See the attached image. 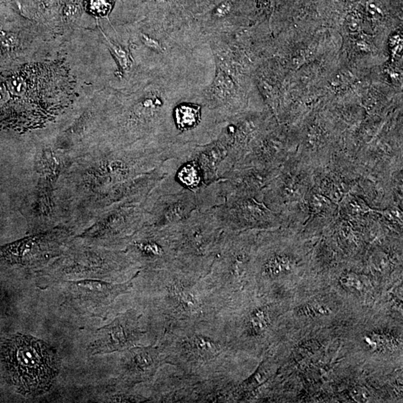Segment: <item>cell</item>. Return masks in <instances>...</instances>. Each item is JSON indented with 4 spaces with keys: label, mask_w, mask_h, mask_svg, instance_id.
Segmentation results:
<instances>
[{
    "label": "cell",
    "mask_w": 403,
    "mask_h": 403,
    "mask_svg": "<svg viewBox=\"0 0 403 403\" xmlns=\"http://www.w3.org/2000/svg\"><path fill=\"white\" fill-rule=\"evenodd\" d=\"M143 312L137 309H129L120 314L109 324L96 332L94 341L89 346L91 354L118 352L137 346L156 344Z\"/></svg>",
    "instance_id": "10"
},
{
    "label": "cell",
    "mask_w": 403,
    "mask_h": 403,
    "mask_svg": "<svg viewBox=\"0 0 403 403\" xmlns=\"http://www.w3.org/2000/svg\"><path fill=\"white\" fill-rule=\"evenodd\" d=\"M120 352L116 382L129 388L139 384L150 385L159 370L165 365L157 343L134 346Z\"/></svg>",
    "instance_id": "12"
},
{
    "label": "cell",
    "mask_w": 403,
    "mask_h": 403,
    "mask_svg": "<svg viewBox=\"0 0 403 403\" xmlns=\"http://www.w3.org/2000/svg\"><path fill=\"white\" fill-rule=\"evenodd\" d=\"M368 393H367L366 390H356L353 393V397L354 399H356V401H360V402H364V401H366L367 399H368Z\"/></svg>",
    "instance_id": "18"
},
{
    "label": "cell",
    "mask_w": 403,
    "mask_h": 403,
    "mask_svg": "<svg viewBox=\"0 0 403 403\" xmlns=\"http://www.w3.org/2000/svg\"><path fill=\"white\" fill-rule=\"evenodd\" d=\"M218 182L197 193L185 191L166 194L149 193L143 203L146 224L164 229L186 220L196 211L206 212L223 204Z\"/></svg>",
    "instance_id": "6"
},
{
    "label": "cell",
    "mask_w": 403,
    "mask_h": 403,
    "mask_svg": "<svg viewBox=\"0 0 403 403\" xmlns=\"http://www.w3.org/2000/svg\"><path fill=\"white\" fill-rule=\"evenodd\" d=\"M209 211L226 232L269 230L285 221L265 204L264 195L231 193L223 204Z\"/></svg>",
    "instance_id": "7"
},
{
    "label": "cell",
    "mask_w": 403,
    "mask_h": 403,
    "mask_svg": "<svg viewBox=\"0 0 403 403\" xmlns=\"http://www.w3.org/2000/svg\"><path fill=\"white\" fill-rule=\"evenodd\" d=\"M16 37L12 34H3L0 38V43L4 49L9 51L16 45Z\"/></svg>",
    "instance_id": "16"
},
{
    "label": "cell",
    "mask_w": 403,
    "mask_h": 403,
    "mask_svg": "<svg viewBox=\"0 0 403 403\" xmlns=\"http://www.w3.org/2000/svg\"><path fill=\"white\" fill-rule=\"evenodd\" d=\"M340 282L343 285H346V287L356 289V290H360L362 287V283L359 276L357 275L353 274V273L343 275L340 279Z\"/></svg>",
    "instance_id": "15"
},
{
    "label": "cell",
    "mask_w": 403,
    "mask_h": 403,
    "mask_svg": "<svg viewBox=\"0 0 403 403\" xmlns=\"http://www.w3.org/2000/svg\"><path fill=\"white\" fill-rule=\"evenodd\" d=\"M126 243L131 259L143 270H161L174 265V250L165 228L143 225Z\"/></svg>",
    "instance_id": "11"
},
{
    "label": "cell",
    "mask_w": 403,
    "mask_h": 403,
    "mask_svg": "<svg viewBox=\"0 0 403 403\" xmlns=\"http://www.w3.org/2000/svg\"><path fill=\"white\" fill-rule=\"evenodd\" d=\"M165 365L199 379L232 377L237 348L216 319L168 332L158 341Z\"/></svg>",
    "instance_id": "2"
},
{
    "label": "cell",
    "mask_w": 403,
    "mask_h": 403,
    "mask_svg": "<svg viewBox=\"0 0 403 403\" xmlns=\"http://www.w3.org/2000/svg\"><path fill=\"white\" fill-rule=\"evenodd\" d=\"M348 23H349V28L352 31L357 30L358 28L359 27V19L356 14L352 13L349 15L347 17Z\"/></svg>",
    "instance_id": "17"
},
{
    "label": "cell",
    "mask_w": 403,
    "mask_h": 403,
    "mask_svg": "<svg viewBox=\"0 0 403 403\" xmlns=\"http://www.w3.org/2000/svg\"><path fill=\"white\" fill-rule=\"evenodd\" d=\"M133 282L140 285L143 294V314L156 343L175 329L216 318L202 278L175 265L161 270H139Z\"/></svg>",
    "instance_id": "1"
},
{
    "label": "cell",
    "mask_w": 403,
    "mask_h": 403,
    "mask_svg": "<svg viewBox=\"0 0 403 403\" xmlns=\"http://www.w3.org/2000/svg\"><path fill=\"white\" fill-rule=\"evenodd\" d=\"M3 362L12 383L22 394L47 391L59 371L57 356L45 342L17 334L6 340Z\"/></svg>",
    "instance_id": "5"
},
{
    "label": "cell",
    "mask_w": 403,
    "mask_h": 403,
    "mask_svg": "<svg viewBox=\"0 0 403 403\" xmlns=\"http://www.w3.org/2000/svg\"><path fill=\"white\" fill-rule=\"evenodd\" d=\"M165 229L174 250V265L197 277H205L216 259L224 233L210 211H196L183 221Z\"/></svg>",
    "instance_id": "4"
},
{
    "label": "cell",
    "mask_w": 403,
    "mask_h": 403,
    "mask_svg": "<svg viewBox=\"0 0 403 403\" xmlns=\"http://www.w3.org/2000/svg\"><path fill=\"white\" fill-rule=\"evenodd\" d=\"M103 34L105 38H106V41L109 43V47L113 52L114 55L116 56L117 59H118L120 66H121L122 68H123V70H127L129 67V65H130V62H129V57H128V55L126 54V52L123 51L118 45L115 44L113 42L111 41L109 37L103 32Z\"/></svg>",
    "instance_id": "14"
},
{
    "label": "cell",
    "mask_w": 403,
    "mask_h": 403,
    "mask_svg": "<svg viewBox=\"0 0 403 403\" xmlns=\"http://www.w3.org/2000/svg\"><path fill=\"white\" fill-rule=\"evenodd\" d=\"M258 231H224L220 249L202 283L218 314L240 304L252 283Z\"/></svg>",
    "instance_id": "3"
},
{
    "label": "cell",
    "mask_w": 403,
    "mask_h": 403,
    "mask_svg": "<svg viewBox=\"0 0 403 403\" xmlns=\"http://www.w3.org/2000/svg\"><path fill=\"white\" fill-rule=\"evenodd\" d=\"M215 379H199L165 365L149 385L150 402H215L218 396Z\"/></svg>",
    "instance_id": "9"
},
{
    "label": "cell",
    "mask_w": 403,
    "mask_h": 403,
    "mask_svg": "<svg viewBox=\"0 0 403 403\" xmlns=\"http://www.w3.org/2000/svg\"><path fill=\"white\" fill-rule=\"evenodd\" d=\"M313 171L299 157L287 159L264 192L265 204L290 221L293 208L296 213L294 207L305 203L313 185Z\"/></svg>",
    "instance_id": "8"
},
{
    "label": "cell",
    "mask_w": 403,
    "mask_h": 403,
    "mask_svg": "<svg viewBox=\"0 0 403 403\" xmlns=\"http://www.w3.org/2000/svg\"><path fill=\"white\" fill-rule=\"evenodd\" d=\"M134 276L124 283L113 284L102 281L83 280L69 284L79 299L90 301L97 306H107L112 305L119 296L132 290Z\"/></svg>",
    "instance_id": "13"
}]
</instances>
